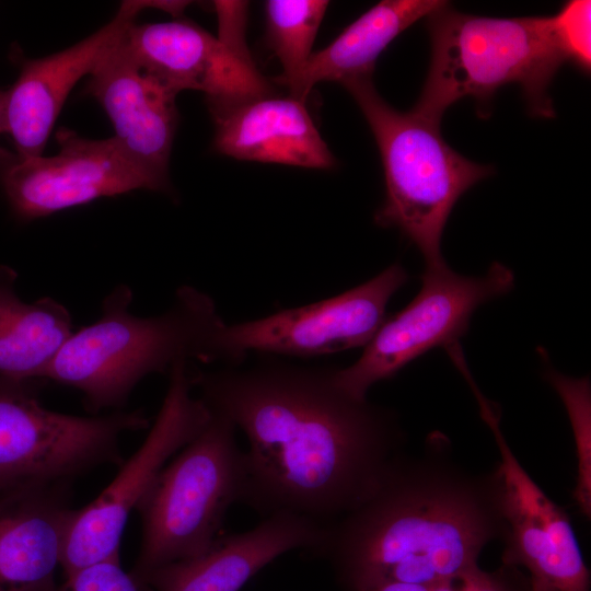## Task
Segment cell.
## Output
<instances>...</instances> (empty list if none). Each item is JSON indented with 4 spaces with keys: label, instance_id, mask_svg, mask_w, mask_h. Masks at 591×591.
I'll return each instance as SVG.
<instances>
[{
    "label": "cell",
    "instance_id": "obj_27",
    "mask_svg": "<svg viewBox=\"0 0 591 591\" xmlns=\"http://www.w3.org/2000/svg\"><path fill=\"white\" fill-rule=\"evenodd\" d=\"M530 580L531 591H558L543 579L531 577Z\"/></svg>",
    "mask_w": 591,
    "mask_h": 591
},
{
    "label": "cell",
    "instance_id": "obj_12",
    "mask_svg": "<svg viewBox=\"0 0 591 591\" xmlns=\"http://www.w3.org/2000/svg\"><path fill=\"white\" fill-rule=\"evenodd\" d=\"M480 416L494 433L500 462L502 514L507 524L502 564L523 566L558 591H590V572L566 511L523 468L500 429L498 410L476 393Z\"/></svg>",
    "mask_w": 591,
    "mask_h": 591
},
{
    "label": "cell",
    "instance_id": "obj_3",
    "mask_svg": "<svg viewBox=\"0 0 591 591\" xmlns=\"http://www.w3.org/2000/svg\"><path fill=\"white\" fill-rule=\"evenodd\" d=\"M131 289L117 286L101 317L71 334L42 380L79 390L97 412L121 406L144 376L179 360L213 363V338L224 321L208 294L181 287L170 309L150 317L131 314Z\"/></svg>",
    "mask_w": 591,
    "mask_h": 591
},
{
    "label": "cell",
    "instance_id": "obj_4",
    "mask_svg": "<svg viewBox=\"0 0 591 591\" xmlns=\"http://www.w3.org/2000/svg\"><path fill=\"white\" fill-rule=\"evenodd\" d=\"M426 20L431 58L414 112L440 123L462 97H474L483 107L499 88L514 83L532 115H555L548 86L570 62L555 15L486 18L454 11L445 2Z\"/></svg>",
    "mask_w": 591,
    "mask_h": 591
},
{
    "label": "cell",
    "instance_id": "obj_11",
    "mask_svg": "<svg viewBox=\"0 0 591 591\" xmlns=\"http://www.w3.org/2000/svg\"><path fill=\"white\" fill-rule=\"evenodd\" d=\"M51 157H20L0 149V185L22 220L51 216L103 197L151 190L112 138L91 140L60 129Z\"/></svg>",
    "mask_w": 591,
    "mask_h": 591
},
{
    "label": "cell",
    "instance_id": "obj_15",
    "mask_svg": "<svg viewBox=\"0 0 591 591\" xmlns=\"http://www.w3.org/2000/svg\"><path fill=\"white\" fill-rule=\"evenodd\" d=\"M123 37L90 74L86 92L107 114L118 149L148 181L151 190L167 192L178 120L177 94L138 67Z\"/></svg>",
    "mask_w": 591,
    "mask_h": 591
},
{
    "label": "cell",
    "instance_id": "obj_26",
    "mask_svg": "<svg viewBox=\"0 0 591 591\" xmlns=\"http://www.w3.org/2000/svg\"><path fill=\"white\" fill-rule=\"evenodd\" d=\"M366 591H430V587L404 582H387Z\"/></svg>",
    "mask_w": 591,
    "mask_h": 591
},
{
    "label": "cell",
    "instance_id": "obj_2",
    "mask_svg": "<svg viewBox=\"0 0 591 591\" xmlns=\"http://www.w3.org/2000/svg\"><path fill=\"white\" fill-rule=\"evenodd\" d=\"M506 534L497 466L471 472L436 437L421 454H399L367 499L327 525L317 554L348 591L431 587L477 565Z\"/></svg>",
    "mask_w": 591,
    "mask_h": 591
},
{
    "label": "cell",
    "instance_id": "obj_16",
    "mask_svg": "<svg viewBox=\"0 0 591 591\" xmlns=\"http://www.w3.org/2000/svg\"><path fill=\"white\" fill-rule=\"evenodd\" d=\"M326 525L277 512L253 529L218 536L204 553L159 567L142 579L153 591H239L277 557L298 548L318 553Z\"/></svg>",
    "mask_w": 591,
    "mask_h": 591
},
{
    "label": "cell",
    "instance_id": "obj_8",
    "mask_svg": "<svg viewBox=\"0 0 591 591\" xmlns=\"http://www.w3.org/2000/svg\"><path fill=\"white\" fill-rule=\"evenodd\" d=\"M187 364L188 361L179 360L169 371L166 394L142 444L93 501L73 509L60 559L65 575L95 563L119 559L129 515L169 460L210 419L209 408L193 393L192 371Z\"/></svg>",
    "mask_w": 591,
    "mask_h": 591
},
{
    "label": "cell",
    "instance_id": "obj_14",
    "mask_svg": "<svg viewBox=\"0 0 591 591\" xmlns=\"http://www.w3.org/2000/svg\"><path fill=\"white\" fill-rule=\"evenodd\" d=\"M186 1H123L115 18L91 36L59 53L24 60L21 71L3 91V132L10 135L20 157L43 155L55 121L78 81L91 74L121 39L138 13L159 8L181 13Z\"/></svg>",
    "mask_w": 591,
    "mask_h": 591
},
{
    "label": "cell",
    "instance_id": "obj_5",
    "mask_svg": "<svg viewBox=\"0 0 591 591\" xmlns=\"http://www.w3.org/2000/svg\"><path fill=\"white\" fill-rule=\"evenodd\" d=\"M363 113L378 143L385 199L374 221L396 228L424 256L426 267L441 265V237L459 198L493 173L472 162L442 138L440 123L413 109L399 112L374 88L372 77L341 84Z\"/></svg>",
    "mask_w": 591,
    "mask_h": 591
},
{
    "label": "cell",
    "instance_id": "obj_20",
    "mask_svg": "<svg viewBox=\"0 0 591 591\" xmlns=\"http://www.w3.org/2000/svg\"><path fill=\"white\" fill-rule=\"evenodd\" d=\"M16 271L0 266V379L42 380L73 333L69 311L45 297L25 302L15 291Z\"/></svg>",
    "mask_w": 591,
    "mask_h": 591
},
{
    "label": "cell",
    "instance_id": "obj_28",
    "mask_svg": "<svg viewBox=\"0 0 591 591\" xmlns=\"http://www.w3.org/2000/svg\"><path fill=\"white\" fill-rule=\"evenodd\" d=\"M2 104H3V92L0 91V134L3 132V112H2Z\"/></svg>",
    "mask_w": 591,
    "mask_h": 591
},
{
    "label": "cell",
    "instance_id": "obj_22",
    "mask_svg": "<svg viewBox=\"0 0 591 591\" xmlns=\"http://www.w3.org/2000/svg\"><path fill=\"white\" fill-rule=\"evenodd\" d=\"M544 379L559 395L566 408L575 439L577 457L573 500L588 520L591 517V392L589 378L565 375L552 367Z\"/></svg>",
    "mask_w": 591,
    "mask_h": 591
},
{
    "label": "cell",
    "instance_id": "obj_18",
    "mask_svg": "<svg viewBox=\"0 0 591 591\" xmlns=\"http://www.w3.org/2000/svg\"><path fill=\"white\" fill-rule=\"evenodd\" d=\"M213 147L237 160L331 169L336 161L304 102L292 96L256 99L211 114Z\"/></svg>",
    "mask_w": 591,
    "mask_h": 591
},
{
    "label": "cell",
    "instance_id": "obj_17",
    "mask_svg": "<svg viewBox=\"0 0 591 591\" xmlns=\"http://www.w3.org/2000/svg\"><path fill=\"white\" fill-rule=\"evenodd\" d=\"M67 486L0 493V591H54L73 511Z\"/></svg>",
    "mask_w": 591,
    "mask_h": 591
},
{
    "label": "cell",
    "instance_id": "obj_21",
    "mask_svg": "<svg viewBox=\"0 0 591 591\" xmlns=\"http://www.w3.org/2000/svg\"><path fill=\"white\" fill-rule=\"evenodd\" d=\"M329 2L268 0L265 2L267 42L282 66L278 81L289 88L312 55V46Z\"/></svg>",
    "mask_w": 591,
    "mask_h": 591
},
{
    "label": "cell",
    "instance_id": "obj_25",
    "mask_svg": "<svg viewBox=\"0 0 591 591\" xmlns=\"http://www.w3.org/2000/svg\"><path fill=\"white\" fill-rule=\"evenodd\" d=\"M514 569L503 565L488 572L475 565L434 583L430 591H531V583L525 588L520 584Z\"/></svg>",
    "mask_w": 591,
    "mask_h": 591
},
{
    "label": "cell",
    "instance_id": "obj_1",
    "mask_svg": "<svg viewBox=\"0 0 591 591\" xmlns=\"http://www.w3.org/2000/svg\"><path fill=\"white\" fill-rule=\"evenodd\" d=\"M333 371L271 355L192 371L207 407L247 439L241 502L329 525L367 499L403 453L394 414L343 392Z\"/></svg>",
    "mask_w": 591,
    "mask_h": 591
},
{
    "label": "cell",
    "instance_id": "obj_6",
    "mask_svg": "<svg viewBox=\"0 0 591 591\" xmlns=\"http://www.w3.org/2000/svg\"><path fill=\"white\" fill-rule=\"evenodd\" d=\"M210 413L206 426L162 468L137 507L142 535L131 572L140 580L207 551L230 506L241 502L245 460L236 428Z\"/></svg>",
    "mask_w": 591,
    "mask_h": 591
},
{
    "label": "cell",
    "instance_id": "obj_13",
    "mask_svg": "<svg viewBox=\"0 0 591 591\" xmlns=\"http://www.w3.org/2000/svg\"><path fill=\"white\" fill-rule=\"evenodd\" d=\"M123 42L138 67L173 93L204 92L211 114L275 94L251 56L193 22H135Z\"/></svg>",
    "mask_w": 591,
    "mask_h": 591
},
{
    "label": "cell",
    "instance_id": "obj_10",
    "mask_svg": "<svg viewBox=\"0 0 591 591\" xmlns=\"http://www.w3.org/2000/svg\"><path fill=\"white\" fill-rule=\"evenodd\" d=\"M408 281L395 263L370 280L333 298L235 324L213 339V362L236 366L251 352L317 357L364 347L385 318L391 298Z\"/></svg>",
    "mask_w": 591,
    "mask_h": 591
},
{
    "label": "cell",
    "instance_id": "obj_9",
    "mask_svg": "<svg viewBox=\"0 0 591 591\" xmlns=\"http://www.w3.org/2000/svg\"><path fill=\"white\" fill-rule=\"evenodd\" d=\"M420 280L417 296L383 322L359 359L348 367L334 368V383L349 396L367 399L375 383L393 378L436 347L459 343L475 310L509 293L515 282L513 271L498 262L478 277L456 274L443 263L426 267Z\"/></svg>",
    "mask_w": 591,
    "mask_h": 591
},
{
    "label": "cell",
    "instance_id": "obj_7",
    "mask_svg": "<svg viewBox=\"0 0 591 591\" xmlns=\"http://www.w3.org/2000/svg\"><path fill=\"white\" fill-rule=\"evenodd\" d=\"M35 381L0 379V493L67 486L103 463H119L123 433L147 428L141 410L76 416L44 407Z\"/></svg>",
    "mask_w": 591,
    "mask_h": 591
},
{
    "label": "cell",
    "instance_id": "obj_24",
    "mask_svg": "<svg viewBox=\"0 0 591 591\" xmlns=\"http://www.w3.org/2000/svg\"><path fill=\"white\" fill-rule=\"evenodd\" d=\"M590 15L589 0L568 1L555 14L570 62L583 72L590 71Z\"/></svg>",
    "mask_w": 591,
    "mask_h": 591
},
{
    "label": "cell",
    "instance_id": "obj_19",
    "mask_svg": "<svg viewBox=\"0 0 591 591\" xmlns=\"http://www.w3.org/2000/svg\"><path fill=\"white\" fill-rule=\"evenodd\" d=\"M440 0H383L349 24L328 46L312 53L303 70L288 88L304 102L321 81L340 84L372 77L375 62L387 45L421 18L444 4Z\"/></svg>",
    "mask_w": 591,
    "mask_h": 591
},
{
    "label": "cell",
    "instance_id": "obj_23",
    "mask_svg": "<svg viewBox=\"0 0 591 591\" xmlns=\"http://www.w3.org/2000/svg\"><path fill=\"white\" fill-rule=\"evenodd\" d=\"M54 591H152L131 571H126L119 559L95 563L70 573Z\"/></svg>",
    "mask_w": 591,
    "mask_h": 591
}]
</instances>
